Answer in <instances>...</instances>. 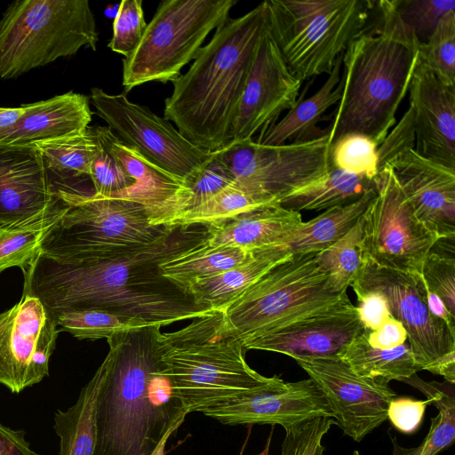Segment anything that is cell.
Segmentation results:
<instances>
[{"mask_svg":"<svg viewBox=\"0 0 455 455\" xmlns=\"http://www.w3.org/2000/svg\"><path fill=\"white\" fill-rule=\"evenodd\" d=\"M206 236V228L179 227L140 246L96 248L59 258L39 251L21 267L22 294L36 297L54 316L100 309L159 327L193 320L213 310L165 277L160 264Z\"/></svg>","mask_w":455,"mask_h":455,"instance_id":"obj_1","label":"cell"},{"mask_svg":"<svg viewBox=\"0 0 455 455\" xmlns=\"http://www.w3.org/2000/svg\"><path fill=\"white\" fill-rule=\"evenodd\" d=\"M421 275L427 287L455 315V259L431 251L424 260Z\"/></svg>","mask_w":455,"mask_h":455,"instance_id":"obj_46","label":"cell"},{"mask_svg":"<svg viewBox=\"0 0 455 455\" xmlns=\"http://www.w3.org/2000/svg\"><path fill=\"white\" fill-rule=\"evenodd\" d=\"M249 427H249V430H248L247 437H246V439H245V442H244V443H243V447H242V449H241V451H240L239 455H243V451H244V448H245V446H246V444H247V441H248L249 436H250V434H251V425H249ZM270 438H271V435H270V436H269V438H268V442H267V446L265 447V449H264L260 453L256 454V455H268L269 443H270V441H269V440H270Z\"/></svg>","mask_w":455,"mask_h":455,"instance_id":"obj_54","label":"cell"},{"mask_svg":"<svg viewBox=\"0 0 455 455\" xmlns=\"http://www.w3.org/2000/svg\"><path fill=\"white\" fill-rule=\"evenodd\" d=\"M163 371L188 413L201 412L272 380L245 361L243 340L213 310L184 328L160 336Z\"/></svg>","mask_w":455,"mask_h":455,"instance_id":"obj_5","label":"cell"},{"mask_svg":"<svg viewBox=\"0 0 455 455\" xmlns=\"http://www.w3.org/2000/svg\"><path fill=\"white\" fill-rule=\"evenodd\" d=\"M301 81L288 68L268 26L259 41L228 137V144L252 140L292 108Z\"/></svg>","mask_w":455,"mask_h":455,"instance_id":"obj_17","label":"cell"},{"mask_svg":"<svg viewBox=\"0 0 455 455\" xmlns=\"http://www.w3.org/2000/svg\"><path fill=\"white\" fill-rule=\"evenodd\" d=\"M429 399L417 400L408 396L393 398L387 407V419L403 434H413L421 425Z\"/></svg>","mask_w":455,"mask_h":455,"instance_id":"obj_47","label":"cell"},{"mask_svg":"<svg viewBox=\"0 0 455 455\" xmlns=\"http://www.w3.org/2000/svg\"><path fill=\"white\" fill-rule=\"evenodd\" d=\"M57 326L55 316L28 294L0 313V384L19 394L49 375Z\"/></svg>","mask_w":455,"mask_h":455,"instance_id":"obj_15","label":"cell"},{"mask_svg":"<svg viewBox=\"0 0 455 455\" xmlns=\"http://www.w3.org/2000/svg\"><path fill=\"white\" fill-rule=\"evenodd\" d=\"M273 204H279L273 199L251 194L233 183L176 219L169 228H189L193 225L215 227L241 214Z\"/></svg>","mask_w":455,"mask_h":455,"instance_id":"obj_37","label":"cell"},{"mask_svg":"<svg viewBox=\"0 0 455 455\" xmlns=\"http://www.w3.org/2000/svg\"><path fill=\"white\" fill-rule=\"evenodd\" d=\"M266 4L269 32L301 82L331 74L375 7L368 0H268Z\"/></svg>","mask_w":455,"mask_h":455,"instance_id":"obj_6","label":"cell"},{"mask_svg":"<svg viewBox=\"0 0 455 455\" xmlns=\"http://www.w3.org/2000/svg\"><path fill=\"white\" fill-rule=\"evenodd\" d=\"M426 284V283H425ZM427 306L429 312L443 321L455 333V315H451L443 301L426 285Z\"/></svg>","mask_w":455,"mask_h":455,"instance_id":"obj_51","label":"cell"},{"mask_svg":"<svg viewBox=\"0 0 455 455\" xmlns=\"http://www.w3.org/2000/svg\"><path fill=\"white\" fill-rule=\"evenodd\" d=\"M33 144L41 153L50 175L66 178L90 176L91 164L96 153V139L91 126L81 132L68 134ZM90 178V177H89Z\"/></svg>","mask_w":455,"mask_h":455,"instance_id":"obj_36","label":"cell"},{"mask_svg":"<svg viewBox=\"0 0 455 455\" xmlns=\"http://www.w3.org/2000/svg\"><path fill=\"white\" fill-rule=\"evenodd\" d=\"M201 412L225 425H280L333 418L324 394L310 378L288 382L277 375L261 387L229 397Z\"/></svg>","mask_w":455,"mask_h":455,"instance_id":"obj_18","label":"cell"},{"mask_svg":"<svg viewBox=\"0 0 455 455\" xmlns=\"http://www.w3.org/2000/svg\"><path fill=\"white\" fill-rule=\"evenodd\" d=\"M355 293L380 292L393 318L405 328L415 363L420 371L455 383V333L427 306L426 284L420 275L380 267L363 259L350 285Z\"/></svg>","mask_w":455,"mask_h":455,"instance_id":"obj_11","label":"cell"},{"mask_svg":"<svg viewBox=\"0 0 455 455\" xmlns=\"http://www.w3.org/2000/svg\"><path fill=\"white\" fill-rule=\"evenodd\" d=\"M24 113L22 105L18 108L0 107V131L15 125Z\"/></svg>","mask_w":455,"mask_h":455,"instance_id":"obj_52","label":"cell"},{"mask_svg":"<svg viewBox=\"0 0 455 455\" xmlns=\"http://www.w3.org/2000/svg\"><path fill=\"white\" fill-rule=\"evenodd\" d=\"M62 199L33 144L0 146V225L34 216Z\"/></svg>","mask_w":455,"mask_h":455,"instance_id":"obj_22","label":"cell"},{"mask_svg":"<svg viewBox=\"0 0 455 455\" xmlns=\"http://www.w3.org/2000/svg\"><path fill=\"white\" fill-rule=\"evenodd\" d=\"M57 325L79 339H108L115 333L149 324L100 309L71 310L58 314Z\"/></svg>","mask_w":455,"mask_h":455,"instance_id":"obj_39","label":"cell"},{"mask_svg":"<svg viewBox=\"0 0 455 455\" xmlns=\"http://www.w3.org/2000/svg\"><path fill=\"white\" fill-rule=\"evenodd\" d=\"M336 421L318 417L284 428L280 455H323V439Z\"/></svg>","mask_w":455,"mask_h":455,"instance_id":"obj_45","label":"cell"},{"mask_svg":"<svg viewBox=\"0 0 455 455\" xmlns=\"http://www.w3.org/2000/svg\"><path fill=\"white\" fill-rule=\"evenodd\" d=\"M291 255L284 245L257 250L249 261L221 273L197 279L188 287V291L197 304L212 310H222Z\"/></svg>","mask_w":455,"mask_h":455,"instance_id":"obj_26","label":"cell"},{"mask_svg":"<svg viewBox=\"0 0 455 455\" xmlns=\"http://www.w3.org/2000/svg\"><path fill=\"white\" fill-rule=\"evenodd\" d=\"M302 222L300 212L273 204L241 214L219 226L204 227L206 242L250 251L283 245Z\"/></svg>","mask_w":455,"mask_h":455,"instance_id":"obj_24","label":"cell"},{"mask_svg":"<svg viewBox=\"0 0 455 455\" xmlns=\"http://www.w3.org/2000/svg\"><path fill=\"white\" fill-rule=\"evenodd\" d=\"M375 188L355 202L325 210L302 222L283 244L292 254L320 252L345 236L364 213L374 197Z\"/></svg>","mask_w":455,"mask_h":455,"instance_id":"obj_31","label":"cell"},{"mask_svg":"<svg viewBox=\"0 0 455 455\" xmlns=\"http://www.w3.org/2000/svg\"><path fill=\"white\" fill-rule=\"evenodd\" d=\"M375 190L362 216L363 259L380 267L420 275L439 238L416 216L388 165L379 170Z\"/></svg>","mask_w":455,"mask_h":455,"instance_id":"obj_12","label":"cell"},{"mask_svg":"<svg viewBox=\"0 0 455 455\" xmlns=\"http://www.w3.org/2000/svg\"><path fill=\"white\" fill-rule=\"evenodd\" d=\"M18 123L0 131V146H20L85 131L92 121L90 99L72 91L23 104Z\"/></svg>","mask_w":455,"mask_h":455,"instance_id":"obj_23","label":"cell"},{"mask_svg":"<svg viewBox=\"0 0 455 455\" xmlns=\"http://www.w3.org/2000/svg\"><path fill=\"white\" fill-rule=\"evenodd\" d=\"M295 361L324 394L336 425L354 441L387 419L388 404L397 396L388 383L358 376L337 355Z\"/></svg>","mask_w":455,"mask_h":455,"instance_id":"obj_16","label":"cell"},{"mask_svg":"<svg viewBox=\"0 0 455 455\" xmlns=\"http://www.w3.org/2000/svg\"><path fill=\"white\" fill-rule=\"evenodd\" d=\"M181 424L182 423H178L174 425L166 432L151 455H165L164 449L168 439L179 428V427H180Z\"/></svg>","mask_w":455,"mask_h":455,"instance_id":"obj_53","label":"cell"},{"mask_svg":"<svg viewBox=\"0 0 455 455\" xmlns=\"http://www.w3.org/2000/svg\"><path fill=\"white\" fill-rule=\"evenodd\" d=\"M373 188L375 180H371L331 165L321 179L285 196L278 204L285 209L299 212L325 211L352 204Z\"/></svg>","mask_w":455,"mask_h":455,"instance_id":"obj_30","label":"cell"},{"mask_svg":"<svg viewBox=\"0 0 455 455\" xmlns=\"http://www.w3.org/2000/svg\"><path fill=\"white\" fill-rule=\"evenodd\" d=\"M147 28L141 0H123L113 22L111 51L130 56L139 46Z\"/></svg>","mask_w":455,"mask_h":455,"instance_id":"obj_44","label":"cell"},{"mask_svg":"<svg viewBox=\"0 0 455 455\" xmlns=\"http://www.w3.org/2000/svg\"><path fill=\"white\" fill-rule=\"evenodd\" d=\"M379 168L388 165L419 220L439 240L455 237V170L417 153L414 144L378 148Z\"/></svg>","mask_w":455,"mask_h":455,"instance_id":"obj_19","label":"cell"},{"mask_svg":"<svg viewBox=\"0 0 455 455\" xmlns=\"http://www.w3.org/2000/svg\"><path fill=\"white\" fill-rule=\"evenodd\" d=\"M329 133L315 140L266 146L235 141L215 154L243 189L279 202L324 176L331 167Z\"/></svg>","mask_w":455,"mask_h":455,"instance_id":"obj_13","label":"cell"},{"mask_svg":"<svg viewBox=\"0 0 455 455\" xmlns=\"http://www.w3.org/2000/svg\"><path fill=\"white\" fill-rule=\"evenodd\" d=\"M408 92L415 151L455 170V86L444 84L419 53Z\"/></svg>","mask_w":455,"mask_h":455,"instance_id":"obj_21","label":"cell"},{"mask_svg":"<svg viewBox=\"0 0 455 455\" xmlns=\"http://www.w3.org/2000/svg\"><path fill=\"white\" fill-rule=\"evenodd\" d=\"M363 235L361 217L345 236L319 252V263L329 274L331 284L339 291H347L363 264Z\"/></svg>","mask_w":455,"mask_h":455,"instance_id":"obj_38","label":"cell"},{"mask_svg":"<svg viewBox=\"0 0 455 455\" xmlns=\"http://www.w3.org/2000/svg\"><path fill=\"white\" fill-rule=\"evenodd\" d=\"M234 183V179L215 152L205 164L188 176L180 188L161 203L145 207L153 226L169 228L181 215L206 202Z\"/></svg>","mask_w":455,"mask_h":455,"instance_id":"obj_27","label":"cell"},{"mask_svg":"<svg viewBox=\"0 0 455 455\" xmlns=\"http://www.w3.org/2000/svg\"><path fill=\"white\" fill-rule=\"evenodd\" d=\"M368 342L374 347L390 349L403 345L408 339L403 325L395 318L385 322L378 330L369 331L364 329Z\"/></svg>","mask_w":455,"mask_h":455,"instance_id":"obj_49","label":"cell"},{"mask_svg":"<svg viewBox=\"0 0 455 455\" xmlns=\"http://www.w3.org/2000/svg\"><path fill=\"white\" fill-rule=\"evenodd\" d=\"M91 128L97 143L89 176L93 185L94 195L102 197L119 196L132 189L136 182L109 150V128L100 125Z\"/></svg>","mask_w":455,"mask_h":455,"instance_id":"obj_40","label":"cell"},{"mask_svg":"<svg viewBox=\"0 0 455 455\" xmlns=\"http://www.w3.org/2000/svg\"><path fill=\"white\" fill-rule=\"evenodd\" d=\"M236 0H164L137 49L123 59L125 92L148 82H173L195 60L207 36L228 18Z\"/></svg>","mask_w":455,"mask_h":455,"instance_id":"obj_9","label":"cell"},{"mask_svg":"<svg viewBox=\"0 0 455 455\" xmlns=\"http://www.w3.org/2000/svg\"><path fill=\"white\" fill-rule=\"evenodd\" d=\"M359 317L366 331L378 330L385 322L392 318L385 297L378 291L355 293Z\"/></svg>","mask_w":455,"mask_h":455,"instance_id":"obj_48","label":"cell"},{"mask_svg":"<svg viewBox=\"0 0 455 455\" xmlns=\"http://www.w3.org/2000/svg\"><path fill=\"white\" fill-rule=\"evenodd\" d=\"M96 21L87 0H16L0 19V78H16L83 48L96 51Z\"/></svg>","mask_w":455,"mask_h":455,"instance_id":"obj_7","label":"cell"},{"mask_svg":"<svg viewBox=\"0 0 455 455\" xmlns=\"http://www.w3.org/2000/svg\"><path fill=\"white\" fill-rule=\"evenodd\" d=\"M353 455H360V453H359V451H355L353 452Z\"/></svg>","mask_w":455,"mask_h":455,"instance_id":"obj_55","label":"cell"},{"mask_svg":"<svg viewBox=\"0 0 455 455\" xmlns=\"http://www.w3.org/2000/svg\"><path fill=\"white\" fill-rule=\"evenodd\" d=\"M419 53L426 65L446 84L455 86V10L445 13Z\"/></svg>","mask_w":455,"mask_h":455,"instance_id":"obj_42","label":"cell"},{"mask_svg":"<svg viewBox=\"0 0 455 455\" xmlns=\"http://www.w3.org/2000/svg\"><path fill=\"white\" fill-rule=\"evenodd\" d=\"M0 455H41L30 448L25 432L14 430L0 422Z\"/></svg>","mask_w":455,"mask_h":455,"instance_id":"obj_50","label":"cell"},{"mask_svg":"<svg viewBox=\"0 0 455 455\" xmlns=\"http://www.w3.org/2000/svg\"><path fill=\"white\" fill-rule=\"evenodd\" d=\"M89 99L96 114L119 134L121 140L182 181L212 156V153L192 144L169 121L130 101L125 93L109 94L94 87Z\"/></svg>","mask_w":455,"mask_h":455,"instance_id":"obj_14","label":"cell"},{"mask_svg":"<svg viewBox=\"0 0 455 455\" xmlns=\"http://www.w3.org/2000/svg\"><path fill=\"white\" fill-rule=\"evenodd\" d=\"M318 256L292 254L222 309L243 341L349 299L333 287Z\"/></svg>","mask_w":455,"mask_h":455,"instance_id":"obj_8","label":"cell"},{"mask_svg":"<svg viewBox=\"0 0 455 455\" xmlns=\"http://www.w3.org/2000/svg\"><path fill=\"white\" fill-rule=\"evenodd\" d=\"M405 382L422 392L438 410L431 418V425L426 437L415 448H403L395 436L389 434L393 444V455H437L448 448L455 439V397L453 389L447 390L437 382H426L417 374L404 379Z\"/></svg>","mask_w":455,"mask_h":455,"instance_id":"obj_35","label":"cell"},{"mask_svg":"<svg viewBox=\"0 0 455 455\" xmlns=\"http://www.w3.org/2000/svg\"><path fill=\"white\" fill-rule=\"evenodd\" d=\"M355 374L363 378L403 381L420 371L406 342L390 349L372 347L363 330L337 354Z\"/></svg>","mask_w":455,"mask_h":455,"instance_id":"obj_28","label":"cell"},{"mask_svg":"<svg viewBox=\"0 0 455 455\" xmlns=\"http://www.w3.org/2000/svg\"><path fill=\"white\" fill-rule=\"evenodd\" d=\"M68 207L44 237L40 252L53 258L96 248L151 243L170 228L153 226L145 205L131 197L65 192Z\"/></svg>","mask_w":455,"mask_h":455,"instance_id":"obj_10","label":"cell"},{"mask_svg":"<svg viewBox=\"0 0 455 455\" xmlns=\"http://www.w3.org/2000/svg\"><path fill=\"white\" fill-rule=\"evenodd\" d=\"M266 1L239 18H228L201 47L188 72L172 82L164 119L197 148L212 153L228 137L260 36Z\"/></svg>","mask_w":455,"mask_h":455,"instance_id":"obj_3","label":"cell"},{"mask_svg":"<svg viewBox=\"0 0 455 455\" xmlns=\"http://www.w3.org/2000/svg\"><path fill=\"white\" fill-rule=\"evenodd\" d=\"M147 325L107 339L93 455H151L188 412L163 371L160 331Z\"/></svg>","mask_w":455,"mask_h":455,"instance_id":"obj_2","label":"cell"},{"mask_svg":"<svg viewBox=\"0 0 455 455\" xmlns=\"http://www.w3.org/2000/svg\"><path fill=\"white\" fill-rule=\"evenodd\" d=\"M103 378L100 364L81 389L74 405L54 414V430L60 438L58 455H93L96 445V406Z\"/></svg>","mask_w":455,"mask_h":455,"instance_id":"obj_29","label":"cell"},{"mask_svg":"<svg viewBox=\"0 0 455 455\" xmlns=\"http://www.w3.org/2000/svg\"><path fill=\"white\" fill-rule=\"evenodd\" d=\"M378 148L363 134H346L331 148V165L374 180L379 173Z\"/></svg>","mask_w":455,"mask_h":455,"instance_id":"obj_41","label":"cell"},{"mask_svg":"<svg viewBox=\"0 0 455 455\" xmlns=\"http://www.w3.org/2000/svg\"><path fill=\"white\" fill-rule=\"evenodd\" d=\"M62 196L61 201L34 216L0 225V272L21 268L37 255L44 237L68 207Z\"/></svg>","mask_w":455,"mask_h":455,"instance_id":"obj_33","label":"cell"},{"mask_svg":"<svg viewBox=\"0 0 455 455\" xmlns=\"http://www.w3.org/2000/svg\"><path fill=\"white\" fill-rule=\"evenodd\" d=\"M393 4L403 24L419 44L427 41L445 13L455 10L454 0H393Z\"/></svg>","mask_w":455,"mask_h":455,"instance_id":"obj_43","label":"cell"},{"mask_svg":"<svg viewBox=\"0 0 455 455\" xmlns=\"http://www.w3.org/2000/svg\"><path fill=\"white\" fill-rule=\"evenodd\" d=\"M108 140L111 153L136 182L132 189L119 196L134 198L149 207L172 196L182 185V180L150 163L116 136L110 128Z\"/></svg>","mask_w":455,"mask_h":455,"instance_id":"obj_34","label":"cell"},{"mask_svg":"<svg viewBox=\"0 0 455 455\" xmlns=\"http://www.w3.org/2000/svg\"><path fill=\"white\" fill-rule=\"evenodd\" d=\"M343 54L337 59L322 87L312 96L298 100L296 105L279 122L260 132L257 143L266 146L304 143L329 133L328 130H321L317 124L323 120L327 109L341 98Z\"/></svg>","mask_w":455,"mask_h":455,"instance_id":"obj_25","label":"cell"},{"mask_svg":"<svg viewBox=\"0 0 455 455\" xmlns=\"http://www.w3.org/2000/svg\"><path fill=\"white\" fill-rule=\"evenodd\" d=\"M379 24L354 38L342 58V94L329 126L331 147L360 133L378 147L396 123L419 55V42L398 17L393 0L376 2Z\"/></svg>","mask_w":455,"mask_h":455,"instance_id":"obj_4","label":"cell"},{"mask_svg":"<svg viewBox=\"0 0 455 455\" xmlns=\"http://www.w3.org/2000/svg\"><path fill=\"white\" fill-rule=\"evenodd\" d=\"M206 238L161 263L163 275L188 291L196 280L240 266L249 261L257 251L231 245H212Z\"/></svg>","mask_w":455,"mask_h":455,"instance_id":"obj_32","label":"cell"},{"mask_svg":"<svg viewBox=\"0 0 455 455\" xmlns=\"http://www.w3.org/2000/svg\"><path fill=\"white\" fill-rule=\"evenodd\" d=\"M364 330L350 299L243 341L245 349L275 352L294 360L328 357Z\"/></svg>","mask_w":455,"mask_h":455,"instance_id":"obj_20","label":"cell"}]
</instances>
